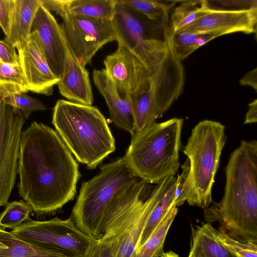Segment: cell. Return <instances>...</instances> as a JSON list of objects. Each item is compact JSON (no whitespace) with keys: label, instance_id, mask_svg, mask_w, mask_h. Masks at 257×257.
<instances>
[{"label":"cell","instance_id":"6da1fadb","mask_svg":"<svg viewBox=\"0 0 257 257\" xmlns=\"http://www.w3.org/2000/svg\"><path fill=\"white\" fill-rule=\"evenodd\" d=\"M18 193L37 215L51 214L72 200L79 166L57 132L34 121L22 131Z\"/></svg>","mask_w":257,"mask_h":257},{"label":"cell","instance_id":"7a4b0ae2","mask_svg":"<svg viewBox=\"0 0 257 257\" xmlns=\"http://www.w3.org/2000/svg\"><path fill=\"white\" fill-rule=\"evenodd\" d=\"M225 171L224 195L204 209V219L219 222L217 230L235 240L257 243V142L241 141Z\"/></svg>","mask_w":257,"mask_h":257},{"label":"cell","instance_id":"3957f363","mask_svg":"<svg viewBox=\"0 0 257 257\" xmlns=\"http://www.w3.org/2000/svg\"><path fill=\"white\" fill-rule=\"evenodd\" d=\"M52 123L71 154L89 169L96 168L115 149L107 122L95 106L58 100Z\"/></svg>","mask_w":257,"mask_h":257},{"label":"cell","instance_id":"277c9868","mask_svg":"<svg viewBox=\"0 0 257 257\" xmlns=\"http://www.w3.org/2000/svg\"><path fill=\"white\" fill-rule=\"evenodd\" d=\"M183 119L154 122L132 136L124 156L136 175L151 184L174 176L180 166L179 152Z\"/></svg>","mask_w":257,"mask_h":257},{"label":"cell","instance_id":"5b68a950","mask_svg":"<svg viewBox=\"0 0 257 257\" xmlns=\"http://www.w3.org/2000/svg\"><path fill=\"white\" fill-rule=\"evenodd\" d=\"M161 182L153 185L138 178L117 193L107 205L101 222L100 237L109 232L118 238L117 257H133L159 197Z\"/></svg>","mask_w":257,"mask_h":257},{"label":"cell","instance_id":"8992f818","mask_svg":"<svg viewBox=\"0 0 257 257\" xmlns=\"http://www.w3.org/2000/svg\"><path fill=\"white\" fill-rule=\"evenodd\" d=\"M116 51L103 60L104 71L122 96L147 91L155 73L172 46L171 34L162 39L145 38L131 47L117 36Z\"/></svg>","mask_w":257,"mask_h":257},{"label":"cell","instance_id":"52a82bcc","mask_svg":"<svg viewBox=\"0 0 257 257\" xmlns=\"http://www.w3.org/2000/svg\"><path fill=\"white\" fill-rule=\"evenodd\" d=\"M226 140L225 126L218 121L203 120L192 130L183 150L190 164L186 182L189 205L204 209L212 202V188Z\"/></svg>","mask_w":257,"mask_h":257},{"label":"cell","instance_id":"ba28073f","mask_svg":"<svg viewBox=\"0 0 257 257\" xmlns=\"http://www.w3.org/2000/svg\"><path fill=\"white\" fill-rule=\"evenodd\" d=\"M138 178L124 156L102 165L96 176L81 185L70 216L76 227L91 237L100 238V226L107 205Z\"/></svg>","mask_w":257,"mask_h":257},{"label":"cell","instance_id":"9c48e42d","mask_svg":"<svg viewBox=\"0 0 257 257\" xmlns=\"http://www.w3.org/2000/svg\"><path fill=\"white\" fill-rule=\"evenodd\" d=\"M10 232L32 245L70 257H85L94 239L78 229L70 217L43 221L30 218Z\"/></svg>","mask_w":257,"mask_h":257},{"label":"cell","instance_id":"30bf717a","mask_svg":"<svg viewBox=\"0 0 257 257\" xmlns=\"http://www.w3.org/2000/svg\"><path fill=\"white\" fill-rule=\"evenodd\" d=\"M61 17L67 41L76 58L85 67L102 46L116 40L117 33L113 20L87 17L70 12Z\"/></svg>","mask_w":257,"mask_h":257},{"label":"cell","instance_id":"8fae6325","mask_svg":"<svg viewBox=\"0 0 257 257\" xmlns=\"http://www.w3.org/2000/svg\"><path fill=\"white\" fill-rule=\"evenodd\" d=\"M25 119L21 111L0 98V207H6L18 174V156Z\"/></svg>","mask_w":257,"mask_h":257},{"label":"cell","instance_id":"7c38bea8","mask_svg":"<svg viewBox=\"0 0 257 257\" xmlns=\"http://www.w3.org/2000/svg\"><path fill=\"white\" fill-rule=\"evenodd\" d=\"M208 11L176 33L211 34L219 37L236 32L246 34L256 33L257 9Z\"/></svg>","mask_w":257,"mask_h":257},{"label":"cell","instance_id":"4fadbf2b","mask_svg":"<svg viewBox=\"0 0 257 257\" xmlns=\"http://www.w3.org/2000/svg\"><path fill=\"white\" fill-rule=\"evenodd\" d=\"M18 55L29 90L51 95L59 79L53 73L47 63L37 32H31L26 46L18 51Z\"/></svg>","mask_w":257,"mask_h":257},{"label":"cell","instance_id":"5bb4252c","mask_svg":"<svg viewBox=\"0 0 257 257\" xmlns=\"http://www.w3.org/2000/svg\"><path fill=\"white\" fill-rule=\"evenodd\" d=\"M38 33L40 45L47 63L59 79L64 58V33L51 12L41 6L33 21L31 31Z\"/></svg>","mask_w":257,"mask_h":257},{"label":"cell","instance_id":"9a60e30c","mask_svg":"<svg viewBox=\"0 0 257 257\" xmlns=\"http://www.w3.org/2000/svg\"><path fill=\"white\" fill-rule=\"evenodd\" d=\"M57 85L60 93L69 101L92 105L94 98L88 71L75 57L65 34L63 64Z\"/></svg>","mask_w":257,"mask_h":257},{"label":"cell","instance_id":"2e32d148","mask_svg":"<svg viewBox=\"0 0 257 257\" xmlns=\"http://www.w3.org/2000/svg\"><path fill=\"white\" fill-rule=\"evenodd\" d=\"M93 83L103 97L108 106L110 118L117 127L132 136L135 134V123L131 95L122 96L115 84L103 69H94Z\"/></svg>","mask_w":257,"mask_h":257},{"label":"cell","instance_id":"e0dca14e","mask_svg":"<svg viewBox=\"0 0 257 257\" xmlns=\"http://www.w3.org/2000/svg\"><path fill=\"white\" fill-rule=\"evenodd\" d=\"M41 0H15L9 34L5 41L19 51L27 45Z\"/></svg>","mask_w":257,"mask_h":257},{"label":"cell","instance_id":"ac0fdd59","mask_svg":"<svg viewBox=\"0 0 257 257\" xmlns=\"http://www.w3.org/2000/svg\"><path fill=\"white\" fill-rule=\"evenodd\" d=\"M215 229L207 222L192 227V240L188 257H238L216 237Z\"/></svg>","mask_w":257,"mask_h":257},{"label":"cell","instance_id":"d6986e66","mask_svg":"<svg viewBox=\"0 0 257 257\" xmlns=\"http://www.w3.org/2000/svg\"><path fill=\"white\" fill-rule=\"evenodd\" d=\"M176 187V178L174 176L168 177L161 181L159 197L144 227L139 247L150 236L174 204Z\"/></svg>","mask_w":257,"mask_h":257},{"label":"cell","instance_id":"ffe728a7","mask_svg":"<svg viewBox=\"0 0 257 257\" xmlns=\"http://www.w3.org/2000/svg\"><path fill=\"white\" fill-rule=\"evenodd\" d=\"M0 257H70L63 253L46 249L24 241L0 228Z\"/></svg>","mask_w":257,"mask_h":257},{"label":"cell","instance_id":"44dd1931","mask_svg":"<svg viewBox=\"0 0 257 257\" xmlns=\"http://www.w3.org/2000/svg\"><path fill=\"white\" fill-rule=\"evenodd\" d=\"M113 19L117 37L128 46L132 47L146 38L144 28L131 10L117 0Z\"/></svg>","mask_w":257,"mask_h":257},{"label":"cell","instance_id":"7402d4cb","mask_svg":"<svg viewBox=\"0 0 257 257\" xmlns=\"http://www.w3.org/2000/svg\"><path fill=\"white\" fill-rule=\"evenodd\" d=\"M65 13L113 20L115 14L116 0H63ZM64 13V14H65Z\"/></svg>","mask_w":257,"mask_h":257},{"label":"cell","instance_id":"603a6c76","mask_svg":"<svg viewBox=\"0 0 257 257\" xmlns=\"http://www.w3.org/2000/svg\"><path fill=\"white\" fill-rule=\"evenodd\" d=\"M178 209L174 204L145 242L136 250L133 257H160L168 231Z\"/></svg>","mask_w":257,"mask_h":257},{"label":"cell","instance_id":"cb8c5ba5","mask_svg":"<svg viewBox=\"0 0 257 257\" xmlns=\"http://www.w3.org/2000/svg\"><path fill=\"white\" fill-rule=\"evenodd\" d=\"M171 16V30L176 33L208 12L205 0L179 1Z\"/></svg>","mask_w":257,"mask_h":257},{"label":"cell","instance_id":"d4e9b609","mask_svg":"<svg viewBox=\"0 0 257 257\" xmlns=\"http://www.w3.org/2000/svg\"><path fill=\"white\" fill-rule=\"evenodd\" d=\"M28 91L19 62L10 64L0 60V98Z\"/></svg>","mask_w":257,"mask_h":257},{"label":"cell","instance_id":"484cf974","mask_svg":"<svg viewBox=\"0 0 257 257\" xmlns=\"http://www.w3.org/2000/svg\"><path fill=\"white\" fill-rule=\"evenodd\" d=\"M130 9L145 16L149 20L157 21L166 18L170 10L177 1L164 2L155 0H117Z\"/></svg>","mask_w":257,"mask_h":257},{"label":"cell","instance_id":"4316f807","mask_svg":"<svg viewBox=\"0 0 257 257\" xmlns=\"http://www.w3.org/2000/svg\"><path fill=\"white\" fill-rule=\"evenodd\" d=\"M32 211L31 206L23 201L9 203L0 214V228L14 229L19 226L30 219L29 215Z\"/></svg>","mask_w":257,"mask_h":257},{"label":"cell","instance_id":"83f0119b","mask_svg":"<svg viewBox=\"0 0 257 257\" xmlns=\"http://www.w3.org/2000/svg\"><path fill=\"white\" fill-rule=\"evenodd\" d=\"M119 245V238L109 232H104L91 242L85 257H117Z\"/></svg>","mask_w":257,"mask_h":257},{"label":"cell","instance_id":"f1b7e54d","mask_svg":"<svg viewBox=\"0 0 257 257\" xmlns=\"http://www.w3.org/2000/svg\"><path fill=\"white\" fill-rule=\"evenodd\" d=\"M1 99L6 103L20 110L25 120L29 118L33 111L46 109L41 101L25 93L13 94Z\"/></svg>","mask_w":257,"mask_h":257},{"label":"cell","instance_id":"f546056e","mask_svg":"<svg viewBox=\"0 0 257 257\" xmlns=\"http://www.w3.org/2000/svg\"><path fill=\"white\" fill-rule=\"evenodd\" d=\"M200 34L192 33H173L172 45L175 54L183 61L197 49L196 41Z\"/></svg>","mask_w":257,"mask_h":257},{"label":"cell","instance_id":"4dcf8cb0","mask_svg":"<svg viewBox=\"0 0 257 257\" xmlns=\"http://www.w3.org/2000/svg\"><path fill=\"white\" fill-rule=\"evenodd\" d=\"M218 239L238 257H257V243L254 242L243 243L235 240L225 233L217 230L215 231Z\"/></svg>","mask_w":257,"mask_h":257},{"label":"cell","instance_id":"1f68e13d","mask_svg":"<svg viewBox=\"0 0 257 257\" xmlns=\"http://www.w3.org/2000/svg\"><path fill=\"white\" fill-rule=\"evenodd\" d=\"M190 164L188 159L181 166L182 172L176 178L174 204L177 207L182 205L187 199L186 182L189 172Z\"/></svg>","mask_w":257,"mask_h":257},{"label":"cell","instance_id":"d6a6232c","mask_svg":"<svg viewBox=\"0 0 257 257\" xmlns=\"http://www.w3.org/2000/svg\"><path fill=\"white\" fill-rule=\"evenodd\" d=\"M15 0H0V26L5 37L10 33Z\"/></svg>","mask_w":257,"mask_h":257},{"label":"cell","instance_id":"836d02e7","mask_svg":"<svg viewBox=\"0 0 257 257\" xmlns=\"http://www.w3.org/2000/svg\"><path fill=\"white\" fill-rule=\"evenodd\" d=\"M0 60L10 64H16L19 61L16 48L2 40H0Z\"/></svg>","mask_w":257,"mask_h":257},{"label":"cell","instance_id":"e575fe53","mask_svg":"<svg viewBox=\"0 0 257 257\" xmlns=\"http://www.w3.org/2000/svg\"><path fill=\"white\" fill-rule=\"evenodd\" d=\"M241 85L249 86L257 91V68L247 72L239 80Z\"/></svg>","mask_w":257,"mask_h":257},{"label":"cell","instance_id":"d590c367","mask_svg":"<svg viewBox=\"0 0 257 257\" xmlns=\"http://www.w3.org/2000/svg\"><path fill=\"white\" fill-rule=\"evenodd\" d=\"M244 124L256 123L257 121V100L254 99L248 104V108L245 115Z\"/></svg>","mask_w":257,"mask_h":257},{"label":"cell","instance_id":"8d00e7d4","mask_svg":"<svg viewBox=\"0 0 257 257\" xmlns=\"http://www.w3.org/2000/svg\"><path fill=\"white\" fill-rule=\"evenodd\" d=\"M160 257H180L177 253L172 251L164 252Z\"/></svg>","mask_w":257,"mask_h":257},{"label":"cell","instance_id":"74e56055","mask_svg":"<svg viewBox=\"0 0 257 257\" xmlns=\"http://www.w3.org/2000/svg\"><path fill=\"white\" fill-rule=\"evenodd\" d=\"M0 247H3V248H6L7 246L5 245H4L1 242H0Z\"/></svg>","mask_w":257,"mask_h":257}]
</instances>
